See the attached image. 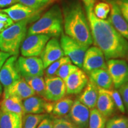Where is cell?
I'll list each match as a JSON object with an SVG mask.
<instances>
[{"instance_id": "cell-1", "label": "cell", "mask_w": 128, "mask_h": 128, "mask_svg": "<svg viewBox=\"0 0 128 128\" xmlns=\"http://www.w3.org/2000/svg\"><path fill=\"white\" fill-rule=\"evenodd\" d=\"M92 9L86 10V12L94 45L103 52L107 60L126 58L128 41L116 31L108 20L97 18Z\"/></svg>"}, {"instance_id": "cell-2", "label": "cell", "mask_w": 128, "mask_h": 128, "mask_svg": "<svg viewBox=\"0 0 128 128\" xmlns=\"http://www.w3.org/2000/svg\"><path fill=\"white\" fill-rule=\"evenodd\" d=\"M65 34L90 47L93 44L88 21L80 3L70 4L63 10Z\"/></svg>"}, {"instance_id": "cell-3", "label": "cell", "mask_w": 128, "mask_h": 128, "mask_svg": "<svg viewBox=\"0 0 128 128\" xmlns=\"http://www.w3.org/2000/svg\"><path fill=\"white\" fill-rule=\"evenodd\" d=\"M63 23L61 10L55 5L30 26L26 35L45 34L50 38H58L63 32Z\"/></svg>"}, {"instance_id": "cell-4", "label": "cell", "mask_w": 128, "mask_h": 128, "mask_svg": "<svg viewBox=\"0 0 128 128\" xmlns=\"http://www.w3.org/2000/svg\"><path fill=\"white\" fill-rule=\"evenodd\" d=\"M31 20L28 18L16 22L1 32L0 50L11 56H18L21 44L27 34V26Z\"/></svg>"}, {"instance_id": "cell-5", "label": "cell", "mask_w": 128, "mask_h": 128, "mask_svg": "<svg viewBox=\"0 0 128 128\" xmlns=\"http://www.w3.org/2000/svg\"><path fill=\"white\" fill-rule=\"evenodd\" d=\"M60 44L64 55L70 58L72 63L78 68H82L85 54L89 47L80 44L62 32Z\"/></svg>"}, {"instance_id": "cell-6", "label": "cell", "mask_w": 128, "mask_h": 128, "mask_svg": "<svg viewBox=\"0 0 128 128\" xmlns=\"http://www.w3.org/2000/svg\"><path fill=\"white\" fill-rule=\"evenodd\" d=\"M16 66L23 78L43 76L44 74L42 60L37 56H20L16 61Z\"/></svg>"}, {"instance_id": "cell-7", "label": "cell", "mask_w": 128, "mask_h": 128, "mask_svg": "<svg viewBox=\"0 0 128 128\" xmlns=\"http://www.w3.org/2000/svg\"><path fill=\"white\" fill-rule=\"evenodd\" d=\"M50 37L45 34H32L27 36L20 46L23 56H39L44 50Z\"/></svg>"}, {"instance_id": "cell-8", "label": "cell", "mask_w": 128, "mask_h": 128, "mask_svg": "<svg viewBox=\"0 0 128 128\" xmlns=\"http://www.w3.org/2000/svg\"><path fill=\"white\" fill-rule=\"evenodd\" d=\"M107 68L113 81V87L119 89L128 82V64L123 59H111L107 60Z\"/></svg>"}, {"instance_id": "cell-9", "label": "cell", "mask_w": 128, "mask_h": 128, "mask_svg": "<svg viewBox=\"0 0 128 128\" xmlns=\"http://www.w3.org/2000/svg\"><path fill=\"white\" fill-rule=\"evenodd\" d=\"M81 68L87 74L97 69L108 68L103 52L95 46L88 48L83 59Z\"/></svg>"}, {"instance_id": "cell-10", "label": "cell", "mask_w": 128, "mask_h": 128, "mask_svg": "<svg viewBox=\"0 0 128 128\" xmlns=\"http://www.w3.org/2000/svg\"><path fill=\"white\" fill-rule=\"evenodd\" d=\"M54 104V102L35 95L23 100L24 114H51Z\"/></svg>"}, {"instance_id": "cell-11", "label": "cell", "mask_w": 128, "mask_h": 128, "mask_svg": "<svg viewBox=\"0 0 128 128\" xmlns=\"http://www.w3.org/2000/svg\"><path fill=\"white\" fill-rule=\"evenodd\" d=\"M45 99L56 102L65 97L66 94L65 83L57 76H45Z\"/></svg>"}, {"instance_id": "cell-12", "label": "cell", "mask_w": 128, "mask_h": 128, "mask_svg": "<svg viewBox=\"0 0 128 128\" xmlns=\"http://www.w3.org/2000/svg\"><path fill=\"white\" fill-rule=\"evenodd\" d=\"M17 56H10L0 70V82L4 88L20 80V73L16 66Z\"/></svg>"}, {"instance_id": "cell-13", "label": "cell", "mask_w": 128, "mask_h": 128, "mask_svg": "<svg viewBox=\"0 0 128 128\" xmlns=\"http://www.w3.org/2000/svg\"><path fill=\"white\" fill-rule=\"evenodd\" d=\"M90 110L76 99L74 102L66 118L80 128H88Z\"/></svg>"}, {"instance_id": "cell-14", "label": "cell", "mask_w": 128, "mask_h": 128, "mask_svg": "<svg viewBox=\"0 0 128 128\" xmlns=\"http://www.w3.org/2000/svg\"><path fill=\"white\" fill-rule=\"evenodd\" d=\"M88 81L89 78L87 74L80 68L78 69L65 81L66 94L76 95L81 93Z\"/></svg>"}, {"instance_id": "cell-15", "label": "cell", "mask_w": 128, "mask_h": 128, "mask_svg": "<svg viewBox=\"0 0 128 128\" xmlns=\"http://www.w3.org/2000/svg\"><path fill=\"white\" fill-rule=\"evenodd\" d=\"M40 56L44 69L65 56L57 38H52L49 40Z\"/></svg>"}, {"instance_id": "cell-16", "label": "cell", "mask_w": 128, "mask_h": 128, "mask_svg": "<svg viewBox=\"0 0 128 128\" xmlns=\"http://www.w3.org/2000/svg\"><path fill=\"white\" fill-rule=\"evenodd\" d=\"M33 92L23 77L17 80L12 84L4 88L3 98L9 97H16L22 101L34 96Z\"/></svg>"}, {"instance_id": "cell-17", "label": "cell", "mask_w": 128, "mask_h": 128, "mask_svg": "<svg viewBox=\"0 0 128 128\" xmlns=\"http://www.w3.org/2000/svg\"><path fill=\"white\" fill-rule=\"evenodd\" d=\"M110 7V15L108 20L117 32L128 40V23L124 18L114 1L108 0Z\"/></svg>"}, {"instance_id": "cell-18", "label": "cell", "mask_w": 128, "mask_h": 128, "mask_svg": "<svg viewBox=\"0 0 128 128\" xmlns=\"http://www.w3.org/2000/svg\"><path fill=\"white\" fill-rule=\"evenodd\" d=\"M1 12L7 14L14 23L33 18L36 14L39 12V11L34 10L20 3H16L7 8L2 10Z\"/></svg>"}, {"instance_id": "cell-19", "label": "cell", "mask_w": 128, "mask_h": 128, "mask_svg": "<svg viewBox=\"0 0 128 128\" xmlns=\"http://www.w3.org/2000/svg\"><path fill=\"white\" fill-rule=\"evenodd\" d=\"M96 108L106 118H109L114 111V103L107 91L98 87V96Z\"/></svg>"}, {"instance_id": "cell-20", "label": "cell", "mask_w": 128, "mask_h": 128, "mask_svg": "<svg viewBox=\"0 0 128 128\" xmlns=\"http://www.w3.org/2000/svg\"><path fill=\"white\" fill-rule=\"evenodd\" d=\"M98 96V87L89 80L78 100L87 106L90 110L96 108Z\"/></svg>"}, {"instance_id": "cell-21", "label": "cell", "mask_w": 128, "mask_h": 128, "mask_svg": "<svg viewBox=\"0 0 128 128\" xmlns=\"http://www.w3.org/2000/svg\"><path fill=\"white\" fill-rule=\"evenodd\" d=\"M88 76L90 80L101 88L110 90L114 87L108 68H101L94 70L88 74Z\"/></svg>"}, {"instance_id": "cell-22", "label": "cell", "mask_w": 128, "mask_h": 128, "mask_svg": "<svg viewBox=\"0 0 128 128\" xmlns=\"http://www.w3.org/2000/svg\"><path fill=\"white\" fill-rule=\"evenodd\" d=\"M22 122L19 115L0 109V128H22Z\"/></svg>"}, {"instance_id": "cell-23", "label": "cell", "mask_w": 128, "mask_h": 128, "mask_svg": "<svg viewBox=\"0 0 128 128\" xmlns=\"http://www.w3.org/2000/svg\"><path fill=\"white\" fill-rule=\"evenodd\" d=\"M0 109L12 112L23 118L24 115L23 101L16 97H9L3 98L0 104Z\"/></svg>"}, {"instance_id": "cell-24", "label": "cell", "mask_w": 128, "mask_h": 128, "mask_svg": "<svg viewBox=\"0 0 128 128\" xmlns=\"http://www.w3.org/2000/svg\"><path fill=\"white\" fill-rule=\"evenodd\" d=\"M74 102L71 96L64 97L60 100L54 102V108L51 114L55 118H62L66 116L71 110Z\"/></svg>"}, {"instance_id": "cell-25", "label": "cell", "mask_w": 128, "mask_h": 128, "mask_svg": "<svg viewBox=\"0 0 128 128\" xmlns=\"http://www.w3.org/2000/svg\"><path fill=\"white\" fill-rule=\"evenodd\" d=\"M23 78L33 90L35 95L45 99V81L43 76H30Z\"/></svg>"}, {"instance_id": "cell-26", "label": "cell", "mask_w": 128, "mask_h": 128, "mask_svg": "<svg viewBox=\"0 0 128 128\" xmlns=\"http://www.w3.org/2000/svg\"><path fill=\"white\" fill-rule=\"evenodd\" d=\"M107 118L96 108L90 110L88 128H106Z\"/></svg>"}, {"instance_id": "cell-27", "label": "cell", "mask_w": 128, "mask_h": 128, "mask_svg": "<svg viewBox=\"0 0 128 128\" xmlns=\"http://www.w3.org/2000/svg\"><path fill=\"white\" fill-rule=\"evenodd\" d=\"M48 114H25L23 118L22 128H36Z\"/></svg>"}, {"instance_id": "cell-28", "label": "cell", "mask_w": 128, "mask_h": 128, "mask_svg": "<svg viewBox=\"0 0 128 128\" xmlns=\"http://www.w3.org/2000/svg\"><path fill=\"white\" fill-rule=\"evenodd\" d=\"M93 13L97 18L105 20L110 12V7L108 2H99L94 5Z\"/></svg>"}, {"instance_id": "cell-29", "label": "cell", "mask_w": 128, "mask_h": 128, "mask_svg": "<svg viewBox=\"0 0 128 128\" xmlns=\"http://www.w3.org/2000/svg\"><path fill=\"white\" fill-rule=\"evenodd\" d=\"M106 128H128V117L116 116L108 119Z\"/></svg>"}, {"instance_id": "cell-30", "label": "cell", "mask_w": 128, "mask_h": 128, "mask_svg": "<svg viewBox=\"0 0 128 128\" xmlns=\"http://www.w3.org/2000/svg\"><path fill=\"white\" fill-rule=\"evenodd\" d=\"M71 61L70 58L67 56H64L60 58L58 60L51 64L49 66L46 68L45 76H55L58 70L64 64L67 63H71ZM72 63V62H71Z\"/></svg>"}, {"instance_id": "cell-31", "label": "cell", "mask_w": 128, "mask_h": 128, "mask_svg": "<svg viewBox=\"0 0 128 128\" xmlns=\"http://www.w3.org/2000/svg\"><path fill=\"white\" fill-rule=\"evenodd\" d=\"M79 68H78L76 65H74L71 62V63L65 64L58 70L55 76H58V77L61 78L64 82H65V81L70 76V75Z\"/></svg>"}, {"instance_id": "cell-32", "label": "cell", "mask_w": 128, "mask_h": 128, "mask_svg": "<svg viewBox=\"0 0 128 128\" xmlns=\"http://www.w3.org/2000/svg\"><path fill=\"white\" fill-rule=\"evenodd\" d=\"M52 1L53 0H18L19 3L36 11H39Z\"/></svg>"}, {"instance_id": "cell-33", "label": "cell", "mask_w": 128, "mask_h": 128, "mask_svg": "<svg viewBox=\"0 0 128 128\" xmlns=\"http://www.w3.org/2000/svg\"><path fill=\"white\" fill-rule=\"evenodd\" d=\"M106 90L107 91L108 94L111 96L112 100H113L115 106L118 108V109L122 113L124 114L125 113V108H124V102H123L122 98L119 91L113 88L110 90Z\"/></svg>"}, {"instance_id": "cell-34", "label": "cell", "mask_w": 128, "mask_h": 128, "mask_svg": "<svg viewBox=\"0 0 128 128\" xmlns=\"http://www.w3.org/2000/svg\"><path fill=\"white\" fill-rule=\"evenodd\" d=\"M54 124L52 128H80L66 117L55 118L53 116Z\"/></svg>"}, {"instance_id": "cell-35", "label": "cell", "mask_w": 128, "mask_h": 128, "mask_svg": "<svg viewBox=\"0 0 128 128\" xmlns=\"http://www.w3.org/2000/svg\"><path fill=\"white\" fill-rule=\"evenodd\" d=\"M124 18L128 23V0H115Z\"/></svg>"}, {"instance_id": "cell-36", "label": "cell", "mask_w": 128, "mask_h": 128, "mask_svg": "<svg viewBox=\"0 0 128 128\" xmlns=\"http://www.w3.org/2000/svg\"><path fill=\"white\" fill-rule=\"evenodd\" d=\"M13 23L14 22L7 14L0 12V32H2Z\"/></svg>"}, {"instance_id": "cell-37", "label": "cell", "mask_w": 128, "mask_h": 128, "mask_svg": "<svg viewBox=\"0 0 128 128\" xmlns=\"http://www.w3.org/2000/svg\"><path fill=\"white\" fill-rule=\"evenodd\" d=\"M119 92L124 104L128 108V82L124 83L119 88Z\"/></svg>"}, {"instance_id": "cell-38", "label": "cell", "mask_w": 128, "mask_h": 128, "mask_svg": "<svg viewBox=\"0 0 128 128\" xmlns=\"http://www.w3.org/2000/svg\"><path fill=\"white\" fill-rule=\"evenodd\" d=\"M53 124V116H49V115L41 121L36 128H52Z\"/></svg>"}, {"instance_id": "cell-39", "label": "cell", "mask_w": 128, "mask_h": 128, "mask_svg": "<svg viewBox=\"0 0 128 128\" xmlns=\"http://www.w3.org/2000/svg\"><path fill=\"white\" fill-rule=\"evenodd\" d=\"M18 2V0H0V8H8Z\"/></svg>"}, {"instance_id": "cell-40", "label": "cell", "mask_w": 128, "mask_h": 128, "mask_svg": "<svg viewBox=\"0 0 128 128\" xmlns=\"http://www.w3.org/2000/svg\"><path fill=\"white\" fill-rule=\"evenodd\" d=\"M10 56V54H8V53L2 52V51L0 52V70H1L2 65H4L6 60H7Z\"/></svg>"}, {"instance_id": "cell-41", "label": "cell", "mask_w": 128, "mask_h": 128, "mask_svg": "<svg viewBox=\"0 0 128 128\" xmlns=\"http://www.w3.org/2000/svg\"><path fill=\"white\" fill-rule=\"evenodd\" d=\"M82 1L85 5L86 10L93 8L95 0H82Z\"/></svg>"}, {"instance_id": "cell-42", "label": "cell", "mask_w": 128, "mask_h": 128, "mask_svg": "<svg viewBox=\"0 0 128 128\" xmlns=\"http://www.w3.org/2000/svg\"><path fill=\"white\" fill-rule=\"evenodd\" d=\"M2 92V85H1V82H0V95H1Z\"/></svg>"}, {"instance_id": "cell-43", "label": "cell", "mask_w": 128, "mask_h": 128, "mask_svg": "<svg viewBox=\"0 0 128 128\" xmlns=\"http://www.w3.org/2000/svg\"><path fill=\"white\" fill-rule=\"evenodd\" d=\"M0 12H1V10H0Z\"/></svg>"}]
</instances>
